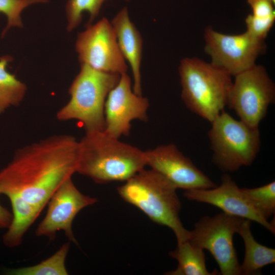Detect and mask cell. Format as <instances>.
<instances>
[{
    "label": "cell",
    "mask_w": 275,
    "mask_h": 275,
    "mask_svg": "<svg viewBox=\"0 0 275 275\" xmlns=\"http://www.w3.org/2000/svg\"><path fill=\"white\" fill-rule=\"evenodd\" d=\"M97 199L82 194L70 178L64 181L50 198L47 210L38 226L35 234L53 240L59 231H63L70 241L77 244L72 231V223L84 208L94 204Z\"/></svg>",
    "instance_id": "obj_11"
},
{
    "label": "cell",
    "mask_w": 275,
    "mask_h": 275,
    "mask_svg": "<svg viewBox=\"0 0 275 275\" xmlns=\"http://www.w3.org/2000/svg\"><path fill=\"white\" fill-rule=\"evenodd\" d=\"M243 219L224 212L212 217L204 216L190 231L187 240L210 252L217 262L221 274L240 275L233 236L238 233Z\"/></svg>",
    "instance_id": "obj_8"
},
{
    "label": "cell",
    "mask_w": 275,
    "mask_h": 275,
    "mask_svg": "<svg viewBox=\"0 0 275 275\" xmlns=\"http://www.w3.org/2000/svg\"><path fill=\"white\" fill-rule=\"evenodd\" d=\"M75 51L80 65L107 73L122 75L128 65L118 46L114 29L106 18L88 24L78 34Z\"/></svg>",
    "instance_id": "obj_9"
},
{
    "label": "cell",
    "mask_w": 275,
    "mask_h": 275,
    "mask_svg": "<svg viewBox=\"0 0 275 275\" xmlns=\"http://www.w3.org/2000/svg\"><path fill=\"white\" fill-rule=\"evenodd\" d=\"M241 190L255 210L265 219L275 212V182L252 188H242Z\"/></svg>",
    "instance_id": "obj_21"
},
{
    "label": "cell",
    "mask_w": 275,
    "mask_h": 275,
    "mask_svg": "<svg viewBox=\"0 0 275 275\" xmlns=\"http://www.w3.org/2000/svg\"><path fill=\"white\" fill-rule=\"evenodd\" d=\"M204 39V50L211 57V63L234 76L255 66L257 58L266 48L264 40L246 31L227 35L208 26L205 30Z\"/></svg>",
    "instance_id": "obj_10"
},
{
    "label": "cell",
    "mask_w": 275,
    "mask_h": 275,
    "mask_svg": "<svg viewBox=\"0 0 275 275\" xmlns=\"http://www.w3.org/2000/svg\"><path fill=\"white\" fill-rule=\"evenodd\" d=\"M7 196L12 206L13 218L3 235V241L6 246L13 248L21 244L24 235L42 211L19 196Z\"/></svg>",
    "instance_id": "obj_17"
},
{
    "label": "cell",
    "mask_w": 275,
    "mask_h": 275,
    "mask_svg": "<svg viewBox=\"0 0 275 275\" xmlns=\"http://www.w3.org/2000/svg\"><path fill=\"white\" fill-rule=\"evenodd\" d=\"M177 188L155 171L144 169L117 188L120 197L144 213L153 222L171 229L177 242L187 240L190 231L179 217L181 202Z\"/></svg>",
    "instance_id": "obj_3"
},
{
    "label": "cell",
    "mask_w": 275,
    "mask_h": 275,
    "mask_svg": "<svg viewBox=\"0 0 275 275\" xmlns=\"http://www.w3.org/2000/svg\"><path fill=\"white\" fill-rule=\"evenodd\" d=\"M12 218V213L0 204V229H7L11 224Z\"/></svg>",
    "instance_id": "obj_26"
},
{
    "label": "cell",
    "mask_w": 275,
    "mask_h": 275,
    "mask_svg": "<svg viewBox=\"0 0 275 275\" xmlns=\"http://www.w3.org/2000/svg\"><path fill=\"white\" fill-rule=\"evenodd\" d=\"M12 60L9 55L0 57V115L11 107L18 106L26 92V85L7 70Z\"/></svg>",
    "instance_id": "obj_19"
},
{
    "label": "cell",
    "mask_w": 275,
    "mask_h": 275,
    "mask_svg": "<svg viewBox=\"0 0 275 275\" xmlns=\"http://www.w3.org/2000/svg\"><path fill=\"white\" fill-rule=\"evenodd\" d=\"M184 196L191 201L213 205L226 214L258 223L274 234V224L269 223L255 210L241 188L227 174L222 176L219 186L185 190Z\"/></svg>",
    "instance_id": "obj_14"
},
{
    "label": "cell",
    "mask_w": 275,
    "mask_h": 275,
    "mask_svg": "<svg viewBox=\"0 0 275 275\" xmlns=\"http://www.w3.org/2000/svg\"><path fill=\"white\" fill-rule=\"evenodd\" d=\"M272 1L275 3V0H272Z\"/></svg>",
    "instance_id": "obj_27"
},
{
    "label": "cell",
    "mask_w": 275,
    "mask_h": 275,
    "mask_svg": "<svg viewBox=\"0 0 275 275\" xmlns=\"http://www.w3.org/2000/svg\"><path fill=\"white\" fill-rule=\"evenodd\" d=\"M251 221L243 219L238 233L244 245V256L240 265V275L258 274L261 269L275 262V250L258 243L251 230Z\"/></svg>",
    "instance_id": "obj_16"
},
{
    "label": "cell",
    "mask_w": 275,
    "mask_h": 275,
    "mask_svg": "<svg viewBox=\"0 0 275 275\" xmlns=\"http://www.w3.org/2000/svg\"><path fill=\"white\" fill-rule=\"evenodd\" d=\"M106 0H68L65 11L67 19V30L72 32L80 24L84 12L90 16L89 23L98 15L103 3Z\"/></svg>",
    "instance_id": "obj_22"
},
{
    "label": "cell",
    "mask_w": 275,
    "mask_h": 275,
    "mask_svg": "<svg viewBox=\"0 0 275 275\" xmlns=\"http://www.w3.org/2000/svg\"><path fill=\"white\" fill-rule=\"evenodd\" d=\"M247 2L254 16L265 18L275 15L272 0H248Z\"/></svg>",
    "instance_id": "obj_25"
},
{
    "label": "cell",
    "mask_w": 275,
    "mask_h": 275,
    "mask_svg": "<svg viewBox=\"0 0 275 275\" xmlns=\"http://www.w3.org/2000/svg\"><path fill=\"white\" fill-rule=\"evenodd\" d=\"M211 123L208 136L212 162L225 172L251 165L260 150L259 128L234 119L224 110Z\"/></svg>",
    "instance_id": "obj_6"
},
{
    "label": "cell",
    "mask_w": 275,
    "mask_h": 275,
    "mask_svg": "<svg viewBox=\"0 0 275 275\" xmlns=\"http://www.w3.org/2000/svg\"><path fill=\"white\" fill-rule=\"evenodd\" d=\"M126 1H130V0H126Z\"/></svg>",
    "instance_id": "obj_28"
},
{
    "label": "cell",
    "mask_w": 275,
    "mask_h": 275,
    "mask_svg": "<svg viewBox=\"0 0 275 275\" xmlns=\"http://www.w3.org/2000/svg\"><path fill=\"white\" fill-rule=\"evenodd\" d=\"M111 23L114 29L121 53L132 71L133 91L135 94L142 95L141 65L143 39L141 35L130 19L126 7L122 9Z\"/></svg>",
    "instance_id": "obj_15"
},
{
    "label": "cell",
    "mask_w": 275,
    "mask_h": 275,
    "mask_svg": "<svg viewBox=\"0 0 275 275\" xmlns=\"http://www.w3.org/2000/svg\"><path fill=\"white\" fill-rule=\"evenodd\" d=\"M70 243L63 244L53 255L39 263L27 267L12 269L9 274L14 275H67L65 260Z\"/></svg>",
    "instance_id": "obj_20"
},
{
    "label": "cell",
    "mask_w": 275,
    "mask_h": 275,
    "mask_svg": "<svg viewBox=\"0 0 275 275\" xmlns=\"http://www.w3.org/2000/svg\"><path fill=\"white\" fill-rule=\"evenodd\" d=\"M176 259V269L166 273L169 275H213L217 271H209L206 267L203 250L192 244L188 240L178 242L176 249L169 253Z\"/></svg>",
    "instance_id": "obj_18"
},
{
    "label": "cell",
    "mask_w": 275,
    "mask_h": 275,
    "mask_svg": "<svg viewBox=\"0 0 275 275\" xmlns=\"http://www.w3.org/2000/svg\"><path fill=\"white\" fill-rule=\"evenodd\" d=\"M178 70L185 105L211 122L227 104L232 76L212 63L197 58L183 59Z\"/></svg>",
    "instance_id": "obj_4"
},
{
    "label": "cell",
    "mask_w": 275,
    "mask_h": 275,
    "mask_svg": "<svg viewBox=\"0 0 275 275\" xmlns=\"http://www.w3.org/2000/svg\"><path fill=\"white\" fill-rule=\"evenodd\" d=\"M146 165L185 190L209 189L214 183L173 144L162 145L144 151Z\"/></svg>",
    "instance_id": "obj_13"
},
{
    "label": "cell",
    "mask_w": 275,
    "mask_h": 275,
    "mask_svg": "<svg viewBox=\"0 0 275 275\" xmlns=\"http://www.w3.org/2000/svg\"><path fill=\"white\" fill-rule=\"evenodd\" d=\"M48 2V0H0V13L7 18V24L1 34L2 37L12 28H23L21 14L25 8L33 4Z\"/></svg>",
    "instance_id": "obj_23"
},
{
    "label": "cell",
    "mask_w": 275,
    "mask_h": 275,
    "mask_svg": "<svg viewBox=\"0 0 275 275\" xmlns=\"http://www.w3.org/2000/svg\"><path fill=\"white\" fill-rule=\"evenodd\" d=\"M149 105L147 98L133 92L131 80L127 73L121 75L105 100L104 131L118 139L128 135L133 120L147 121Z\"/></svg>",
    "instance_id": "obj_12"
},
{
    "label": "cell",
    "mask_w": 275,
    "mask_h": 275,
    "mask_svg": "<svg viewBox=\"0 0 275 275\" xmlns=\"http://www.w3.org/2000/svg\"><path fill=\"white\" fill-rule=\"evenodd\" d=\"M274 20L275 15L261 18L249 14L245 19L246 32L256 38L265 40Z\"/></svg>",
    "instance_id": "obj_24"
},
{
    "label": "cell",
    "mask_w": 275,
    "mask_h": 275,
    "mask_svg": "<svg viewBox=\"0 0 275 275\" xmlns=\"http://www.w3.org/2000/svg\"><path fill=\"white\" fill-rule=\"evenodd\" d=\"M78 158V141L71 135L53 134L24 146L0 170V193L19 196L42 211L76 172Z\"/></svg>",
    "instance_id": "obj_1"
},
{
    "label": "cell",
    "mask_w": 275,
    "mask_h": 275,
    "mask_svg": "<svg viewBox=\"0 0 275 275\" xmlns=\"http://www.w3.org/2000/svg\"><path fill=\"white\" fill-rule=\"evenodd\" d=\"M78 148L76 172L97 183L126 181L146 166L144 151L104 130L86 132Z\"/></svg>",
    "instance_id": "obj_2"
},
{
    "label": "cell",
    "mask_w": 275,
    "mask_h": 275,
    "mask_svg": "<svg viewBox=\"0 0 275 275\" xmlns=\"http://www.w3.org/2000/svg\"><path fill=\"white\" fill-rule=\"evenodd\" d=\"M227 104L248 125L258 127L274 102L275 86L265 68L255 65L234 76Z\"/></svg>",
    "instance_id": "obj_7"
},
{
    "label": "cell",
    "mask_w": 275,
    "mask_h": 275,
    "mask_svg": "<svg viewBox=\"0 0 275 275\" xmlns=\"http://www.w3.org/2000/svg\"><path fill=\"white\" fill-rule=\"evenodd\" d=\"M120 76L80 65L69 89L70 99L57 113L58 120H77L86 132L104 130L105 100Z\"/></svg>",
    "instance_id": "obj_5"
}]
</instances>
